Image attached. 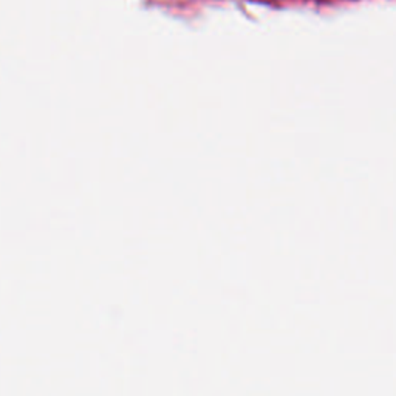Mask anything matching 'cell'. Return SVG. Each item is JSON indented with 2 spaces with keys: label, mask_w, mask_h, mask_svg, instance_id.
<instances>
[]
</instances>
